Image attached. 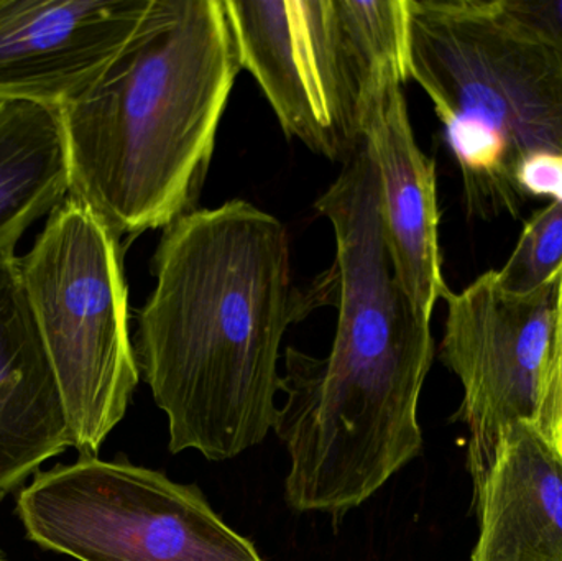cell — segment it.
Masks as SVG:
<instances>
[{"mask_svg": "<svg viewBox=\"0 0 562 561\" xmlns=\"http://www.w3.org/2000/svg\"><path fill=\"white\" fill-rule=\"evenodd\" d=\"M135 356L173 455L239 457L276 427L281 341L301 316L283 224L243 200L165 227Z\"/></svg>", "mask_w": 562, "mask_h": 561, "instance_id": "cell-1", "label": "cell"}, {"mask_svg": "<svg viewBox=\"0 0 562 561\" xmlns=\"http://www.w3.org/2000/svg\"><path fill=\"white\" fill-rule=\"evenodd\" d=\"M327 221L336 338L327 358L286 349L273 430L290 455L286 503L342 519L422 453L418 404L435 339L396 279L379 204L342 201Z\"/></svg>", "mask_w": 562, "mask_h": 561, "instance_id": "cell-2", "label": "cell"}, {"mask_svg": "<svg viewBox=\"0 0 562 561\" xmlns=\"http://www.w3.org/2000/svg\"><path fill=\"white\" fill-rule=\"evenodd\" d=\"M240 69L224 0H151L104 71L59 109L69 197L121 240L196 210Z\"/></svg>", "mask_w": 562, "mask_h": 561, "instance_id": "cell-3", "label": "cell"}, {"mask_svg": "<svg viewBox=\"0 0 562 561\" xmlns=\"http://www.w3.org/2000/svg\"><path fill=\"white\" fill-rule=\"evenodd\" d=\"M408 79L431 99L472 216H518L521 161L562 155V46L507 0H405Z\"/></svg>", "mask_w": 562, "mask_h": 561, "instance_id": "cell-4", "label": "cell"}, {"mask_svg": "<svg viewBox=\"0 0 562 561\" xmlns=\"http://www.w3.org/2000/svg\"><path fill=\"white\" fill-rule=\"evenodd\" d=\"M240 65L288 137L346 164L379 92L406 76L405 0H224Z\"/></svg>", "mask_w": 562, "mask_h": 561, "instance_id": "cell-5", "label": "cell"}, {"mask_svg": "<svg viewBox=\"0 0 562 561\" xmlns=\"http://www.w3.org/2000/svg\"><path fill=\"white\" fill-rule=\"evenodd\" d=\"M122 240L76 198L49 214L23 285L55 372L72 448L95 457L127 414L140 371L128 328Z\"/></svg>", "mask_w": 562, "mask_h": 561, "instance_id": "cell-6", "label": "cell"}, {"mask_svg": "<svg viewBox=\"0 0 562 561\" xmlns=\"http://www.w3.org/2000/svg\"><path fill=\"white\" fill-rule=\"evenodd\" d=\"M16 514L32 542L79 561H263L196 486L125 461L38 471Z\"/></svg>", "mask_w": 562, "mask_h": 561, "instance_id": "cell-7", "label": "cell"}, {"mask_svg": "<svg viewBox=\"0 0 562 561\" xmlns=\"http://www.w3.org/2000/svg\"><path fill=\"white\" fill-rule=\"evenodd\" d=\"M558 282L508 292L488 270L449 292L441 359L464 389L456 420L469 430L468 468L479 490L505 431L535 420L553 345Z\"/></svg>", "mask_w": 562, "mask_h": 561, "instance_id": "cell-8", "label": "cell"}, {"mask_svg": "<svg viewBox=\"0 0 562 561\" xmlns=\"http://www.w3.org/2000/svg\"><path fill=\"white\" fill-rule=\"evenodd\" d=\"M151 0H0V101L61 109L137 32Z\"/></svg>", "mask_w": 562, "mask_h": 561, "instance_id": "cell-9", "label": "cell"}, {"mask_svg": "<svg viewBox=\"0 0 562 561\" xmlns=\"http://www.w3.org/2000/svg\"><path fill=\"white\" fill-rule=\"evenodd\" d=\"M402 81L389 82L367 119L366 144L379 173L380 207L400 285L422 318L451 290L442 276L436 165L419 148Z\"/></svg>", "mask_w": 562, "mask_h": 561, "instance_id": "cell-10", "label": "cell"}, {"mask_svg": "<svg viewBox=\"0 0 562 561\" xmlns=\"http://www.w3.org/2000/svg\"><path fill=\"white\" fill-rule=\"evenodd\" d=\"M72 447L15 250H0V497Z\"/></svg>", "mask_w": 562, "mask_h": 561, "instance_id": "cell-11", "label": "cell"}, {"mask_svg": "<svg viewBox=\"0 0 562 561\" xmlns=\"http://www.w3.org/2000/svg\"><path fill=\"white\" fill-rule=\"evenodd\" d=\"M472 561H562V448L538 425H512L477 491Z\"/></svg>", "mask_w": 562, "mask_h": 561, "instance_id": "cell-12", "label": "cell"}, {"mask_svg": "<svg viewBox=\"0 0 562 561\" xmlns=\"http://www.w3.org/2000/svg\"><path fill=\"white\" fill-rule=\"evenodd\" d=\"M61 111L0 101V250H15L26 229L69 194Z\"/></svg>", "mask_w": 562, "mask_h": 561, "instance_id": "cell-13", "label": "cell"}, {"mask_svg": "<svg viewBox=\"0 0 562 561\" xmlns=\"http://www.w3.org/2000/svg\"><path fill=\"white\" fill-rule=\"evenodd\" d=\"M562 201H551L525 223L517 246L497 272L508 292L530 293L560 280Z\"/></svg>", "mask_w": 562, "mask_h": 561, "instance_id": "cell-14", "label": "cell"}, {"mask_svg": "<svg viewBox=\"0 0 562 561\" xmlns=\"http://www.w3.org/2000/svg\"><path fill=\"white\" fill-rule=\"evenodd\" d=\"M533 422L554 445L562 448V269L558 280L553 345Z\"/></svg>", "mask_w": 562, "mask_h": 561, "instance_id": "cell-15", "label": "cell"}, {"mask_svg": "<svg viewBox=\"0 0 562 561\" xmlns=\"http://www.w3.org/2000/svg\"><path fill=\"white\" fill-rule=\"evenodd\" d=\"M517 183L527 201L530 198L562 201V155L540 154L521 161Z\"/></svg>", "mask_w": 562, "mask_h": 561, "instance_id": "cell-16", "label": "cell"}, {"mask_svg": "<svg viewBox=\"0 0 562 561\" xmlns=\"http://www.w3.org/2000/svg\"><path fill=\"white\" fill-rule=\"evenodd\" d=\"M508 9L535 29L547 33L562 46V0L537 2V0H507Z\"/></svg>", "mask_w": 562, "mask_h": 561, "instance_id": "cell-17", "label": "cell"}, {"mask_svg": "<svg viewBox=\"0 0 562 561\" xmlns=\"http://www.w3.org/2000/svg\"><path fill=\"white\" fill-rule=\"evenodd\" d=\"M0 561H7L5 557L2 556V552H0Z\"/></svg>", "mask_w": 562, "mask_h": 561, "instance_id": "cell-18", "label": "cell"}]
</instances>
